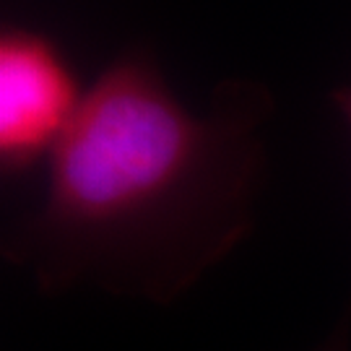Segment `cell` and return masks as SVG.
Here are the masks:
<instances>
[{
  "mask_svg": "<svg viewBox=\"0 0 351 351\" xmlns=\"http://www.w3.org/2000/svg\"><path fill=\"white\" fill-rule=\"evenodd\" d=\"M271 110L261 84L224 81L193 112L151 55H120L47 159L45 195L5 258L47 294L177 300L252 229Z\"/></svg>",
  "mask_w": 351,
  "mask_h": 351,
  "instance_id": "cell-1",
  "label": "cell"
},
{
  "mask_svg": "<svg viewBox=\"0 0 351 351\" xmlns=\"http://www.w3.org/2000/svg\"><path fill=\"white\" fill-rule=\"evenodd\" d=\"M68 55L34 29L0 37V164L5 175L50 159L84 104Z\"/></svg>",
  "mask_w": 351,
  "mask_h": 351,
  "instance_id": "cell-2",
  "label": "cell"
},
{
  "mask_svg": "<svg viewBox=\"0 0 351 351\" xmlns=\"http://www.w3.org/2000/svg\"><path fill=\"white\" fill-rule=\"evenodd\" d=\"M333 104L339 107L341 117H343V120L349 123V128H351V86L339 88V91L333 94Z\"/></svg>",
  "mask_w": 351,
  "mask_h": 351,
  "instance_id": "cell-3",
  "label": "cell"
},
{
  "mask_svg": "<svg viewBox=\"0 0 351 351\" xmlns=\"http://www.w3.org/2000/svg\"><path fill=\"white\" fill-rule=\"evenodd\" d=\"M320 351H346V339H343V330H339V333L328 341Z\"/></svg>",
  "mask_w": 351,
  "mask_h": 351,
  "instance_id": "cell-4",
  "label": "cell"
}]
</instances>
